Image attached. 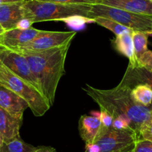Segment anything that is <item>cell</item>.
<instances>
[{"label": "cell", "instance_id": "obj_1", "mask_svg": "<svg viewBox=\"0 0 152 152\" xmlns=\"http://www.w3.org/2000/svg\"><path fill=\"white\" fill-rule=\"evenodd\" d=\"M83 90L100 110L107 111L113 119L122 117L126 119L138 140L141 128L152 119V105L145 107L134 102L131 95V89L120 83L110 90L94 88L89 84Z\"/></svg>", "mask_w": 152, "mask_h": 152}, {"label": "cell", "instance_id": "obj_2", "mask_svg": "<svg viewBox=\"0 0 152 152\" xmlns=\"http://www.w3.org/2000/svg\"><path fill=\"white\" fill-rule=\"evenodd\" d=\"M71 43L37 53H21L27 59L43 96L52 107L58 84L65 74V61Z\"/></svg>", "mask_w": 152, "mask_h": 152}, {"label": "cell", "instance_id": "obj_3", "mask_svg": "<svg viewBox=\"0 0 152 152\" xmlns=\"http://www.w3.org/2000/svg\"><path fill=\"white\" fill-rule=\"evenodd\" d=\"M25 18L34 23L44 21H60L74 15L88 17L92 5L87 4H61L42 2L37 0H25L23 2Z\"/></svg>", "mask_w": 152, "mask_h": 152}, {"label": "cell", "instance_id": "obj_4", "mask_svg": "<svg viewBox=\"0 0 152 152\" xmlns=\"http://www.w3.org/2000/svg\"><path fill=\"white\" fill-rule=\"evenodd\" d=\"M0 86L23 98L35 116H42L51 107L40 91L13 74L0 62Z\"/></svg>", "mask_w": 152, "mask_h": 152}, {"label": "cell", "instance_id": "obj_5", "mask_svg": "<svg viewBox=\"0 0 152 152\" xmlns=\"http://www.w3.org/2000/svg\"><path fill=\"white\" fill-rule=\"evenodd\" d=\"M88 17L92 19L95 17H104L113 20L133 31L150 32L152 34V17L134 14L103 4L92 5Z\"/></svg>", "mask_w": 152, "mask_h": 152}, {"label": "cell", "instance_id": "obj_6", "mask_svg": "<svg viewBox=\"0 0 152 152\" xmlns=\"http://www.w3.org/2000/svg\"><path fill=\"white\" fill-rule=\"evenodd\" d=\"M77 34L75 31H43L32 40L20 47L14 49L19 53H37L53 48L66 45L71 43Z\"/></svg>", "mask_w": 152, "mask_h": 152}, {"label": "cell", "instance_id": "obj_7", "mask_svg": "<svg viewBox=\"0 0 152 152\" xmlns=\"http://www.w3.org/2000/svg\"><path fill=\"white\" fill-rule=\"evenodd\" d=\"M137 136L131 130H116L102 126L99 135L94 141L99 152H121L135 143Z\"/></svg>", "mask_w": 152, "mask_h": 152}, {"label": "cell", "instance_id": "obj_8", "mask_svg": "<svg viewBox=\"0 0 152 152\" xmlns=\"http://www.w3.org/2000/svg\"><path fill=\"white\" fill-rule=\"evenodd\" d=\"M0 62L13 74L40 91L37 81L24 55L0 46Z\"/></svg>", "mask_w": 152, "mask_h": 152}, {"label": "cell", "instance_id": "obj_9", "mask_svg": "<svg viewBox=\"0 0 152 152\" xmlns=\"http://www.w3.org/2000/svg\"><path fill=\"white\" fill-rule=\"evenodd\" d=\"M42 31L43 30L32 27L26 30L14 28L5 31L0 36V46L10 50H14L30 42Z\"/></svg>", "mask_w": 152, "mask_h": 152}, {"label": "cell", "instance_id": "obj_10", "mask_svg": "<svg viewBox=\"0 0 152 152\" xmlns=\"http://www.w3.org/2000/svg\"><path fill=\"white\" fill-rule=\"evenodd\" d=\"M0 107L14 117L23 119L24 111L29 107L23 98L9 89L0 86Z\"/></svg>", "mask_w": 152, "mask_h": 152}, {"label": "cell", "instance_id": "obj_11", "mask_svg": "<svg viewBox=\"0 0 152 152\" xmlns=\"http://www.w3.org/2000/svg\"><path fill=\"white\" fill-rule=\"evenodd\" d=\"M23 2L0 5V24L5 31L16 28L19 21L25 18Z\"/></svg>", "mask_w": 152, "mask_h": 152}, {"label": "cell", "instance_id": "obj_12", "mask_svg": "<svg viewBox=\"0 0 152 152\" xmlns=\"http://www.w3.org/2000/svg\"><path fill=\"white\" fill-rule=\"evenodd\" d=\"M101 4L152 17V0H102Z\"/></svg>", "mask_w": 152, "mask_h": 152}, {"label": "cell", "instance_id": "obj_13", "mask_svg": "<svg viewBox=\"0 0 152 152\" xmlns=\"http://www.w3.org/2000/svg\"><path fill=\"white\" fill-rule=\"evenodd\" d=\"M23 119H18L0 107V137L3 142L20 137Z\"/></svg>", "mask_w": 152, "mask_h": 152}, {"label": "cell", "instance_id": "obj_14", "mask_svg": "<svg viewBox=\"0 0 152 152\" xmlns=\"http://www.w3.org/2000/svg\"><path fill=\"white\" fill-rule=\"evenodd\" d=\"M133 31H134L130 29L121 34L116 35V38L113 41V46L118 52L128 58V66L131 68H135L139 67V66L134 55Z\"/></svg>", "mask_w": 152, "mask_h": 152}, {"label": "cell", "instance_id": "obj_15", "mask_svg": "<svg viewBox=\"0 0 152 152\" xmlns=\"http://www.w3.org/2000/svg\"><path fill=\"white\" fill-rule=\"evenodd\" d=\"M102 128L100 119L89 115L81 116L78 122V129L81 139L86 145L94 142Z\"/></svg>", "mask_w": 152, "mask_h": 152}, {"label": "cell", "instance_id": "obj_16", "mask_svg": "<svg viewBox=\"0 0 152 152\" xmlns=\"http://www.w3.org/2000/svg\"><path fill=\"white\" fill-rule=\"evenodd\" d=\"M120 84L131 89L138 84H145L152 90V72L142 67L131 68L128 66Z\"/></svg>", "mask_w": 152, "mask_h": 152}, {"label": "cell", "instance_id": "obj_17", "mask_svg": "<svg viewBox=\"0 0 152 152\" xmlns=\"http://www.w3.org/2000/svg\"><path fill=\"white\" fill-rule=\"evenodd\" d=\"M133 100L137 104L145 107L152 105V90L147 85L138 84L131 90Z\"/></svg>", "mask_w": 152, "mask_h": 152}, {"label": "cell", "instance_id": "obj_18", "mask_svg": "<svg viewBox=\"0 0 152 152\" xmlns=\"http://www.w3.org/2000/svg\"><path fill=\"white\" fill-rule=\"evenodd\" d=\"M152 34L145 31H133V42H134V55L136 61L139 66V61L143 54L148 51V40Z\"/></svg>", "mask_w": 152, "mask_h": 152}, {"label": "cell", "instance_id": "obj_19", "mask_svg": "<svg viewBox=\"0 0 152 152\" xmlns=\"http://www.w3.org/2000/svg\"><path fill=\"white\" fill-rule=\"evenodd\" d=\"M35 147L25 142L20 137L3 142L0 147V152H34Z\"/></svg>", "mask_w": 152, "mask_h": 152}, {"label": "cell", "instance_id": "obj_20", "mask_svg": "<svg viewBox=\"0 0 152 152\" xmlns=\"http://www.w3.org/2000/svg\"><path fill=\"white\" fill-rule=\"evenodd\" d=\"M60 21L65 23L68 27H69L70 28L74 29L76 31L78 30L84 29V27H85V25L87 24V23H95L94 19L89 18V17H84V16L81 15L71 16V17L62 19Z\"/></svg>", "mask_w": 152, "mask_h": 152}, {"label": "cell", "instance_id": "obj_21", "mask_svg": "<svg viewBox=\"0 0 152 152\" xmlns=\"http://www.w3.org/2000/svg\"><path fill=\"white\" fill-rule=\"evenodd\" d=\"M93 19L95 20V23H97L99 26H102V27L106 28L108 30L111 31L113 33L116 34V36L130 30V28H128L125 27V26H122V25L119 24V23H116L113 20H109V19L104 18V17H95Z\"/></svg>", "mask_w": 152, "mask_h": 152}, {"label": "cell", "instance_id": "obj_22", "mask_svg": "<svg viewBox=\"0 0 152 152\" xmlns=\"http://www.w3.org/2000/svg\"><path fill=\"white\" fill-rule=\"evenodd\" d=\"M132 152H152V142L143 139L137 140Z\"/></svg>", "mask_w": 152, "mask_h": 152}, {"label": "cell", "instance_id": "obj_23", "mask_svg": "<svg viewBox=\"0 0 152 152\" xmlns=\"http://www.w3.org/2000/svg\"><path fill=\"white\" fill-rule=\"evenodd\" d=\"M42 2H55L61 4H87V5H95L101 4L102 0H37Z\"/></svg>", "mask_w": 152, "mask_h": 152}, {"label": "cell", "instance_id": "obj_24", "mask_svg": "<svg viewBox=\"0 0 152 152\" xmlns=\"http://www.w3.org/2000/svg\"><path fill=\"white\" fill-rule=\"evenodd\" d=\"M139 67H142L152 72V51L148 50L143 54L139 61Z\"/></svg>", "mask_w": 152, "mask_h": 152}, {"label": "cell", "instance_id": "obj_25", "mask_svg": "<svg viewBox=\"0 0 152 152\" xmlns=\"http://www.w3.org/2000/svg\"><path fill=\"white\" fill-rule=\"evenodd\" d=\"M112 128H115L116 130H122V131H125V130H131L130 127L129 122L122 117H116L114 118L113 121ZM132 131V130H131Z\"/></svg>", "mask_w": 152, "mask_h": 152}, {"label": "cell", "instance_id": "obj_26", "mask_svg": "<svg viewBox=\"0 0 152 152\" xmlns=\"http://www.w3.org/2000/svg\"><path fill=\"white\" fill-rule=\"evenodd\" d=\"M140 139L147 140L152 142V119L141 128L139 140Z\"/></svg>", "mask_w": 152, "mask_h": 152}, {"label": "cell", "instance_id": "obj_27", "mask_svg": "<svg viewBox=\"0 0 152 152\" xmlns=\"http://www.w3.org/2000/svg\"><path fill=\"white\" fill-rule=\"evenodd\" d=\"M101 122H102V126L106 127V128H110L112 127L113 121V117L111 116L110 114L108 113L107 111L101 110L100 111V117H99Z\"/></svg>", "mask_w": 152, "mask_h": 152}, {"label": "cell", "instance_id": "obj_28", "mask_svg": "<svg viewBox=\"0 0 152 152\" xmlns=\"http://www.w3.org/2000/svg\"><path fill=\"white\" fill-rule=\"evenodd\" d=\"M33 24L34 23L30 19L23 18L20 21H19L17 26H16V28L21 29V30H26V29L31 28Z\"/></svg>", "mask_w": 152, "mask_h": 152}, {"label": "cell", "instance_id": "obj_29", "mask_svg": "<svg viewBox=\"0 0 152 152\" xmlns=\"http://www.w3.org/2000/svg\"><path fill=\"white\" fill-rule=\"evenodd\" d=\"M34 152H57L55 148L52 147H46V146H40L35 147Z\"/></svg>", "mask_w": 152, "mask_h": 152}, {"label": "cell", "instance_id": "obj_30", "mask_svg": "<svg viewBox=\"0 0 152 152\" xmlns=\"http://www.w3.org/2000/svg\"><path fill=\"white\" fill-rule=\"evenodd\" d=\"M25 0H0V5L2 4H8V3H16V2H24Z\"/></svg>", "mask_w": 152, "mask_h": 152}, {"label": "cell", "instance_id": "obj_31", "mask_svg": "<svg viewBox=\"0 0 152 152\" xmlns=\"http://www.w3.org/2000/svg\"><path fill=\"white\" fill-rule=\"evenodd\" d=\"M134 144H135V143L132 144L131 145L128 146V148H126L125 149H124V150L122 151H121V152H132L133 148H134Z\"/></svg>", "mask_w": 152, "mask_h": 152}, {"label": "cell", "instance_id": "obj_32", "mask_svg": "<svg viewBox=\"0 0 152 152\" xmlns=\"http://www.w3.org/2000/svg\"><path fill=\"white\" fill-rule=\"evenodd\" d=\"M5 31V29L2 28V26H1V24H0V36H1V35H2V34H3Z\"/></svg>", "mask_w": 152, "mask_h": 152}, {"label": "cell", "instance_id": "obj_33", "mask_svg": "<svg viewBox=\"0 0 152 152\" xmlns=\"http://www.w3.org/2000/svg\"><path fill=\"white\" fill-rule=\"evenodd\" d=\"M2 144H3V140H2V137H0V147L2 145Z\"/></svg>", "mask_w": 152, "mask_h": 152}]
</instances>
